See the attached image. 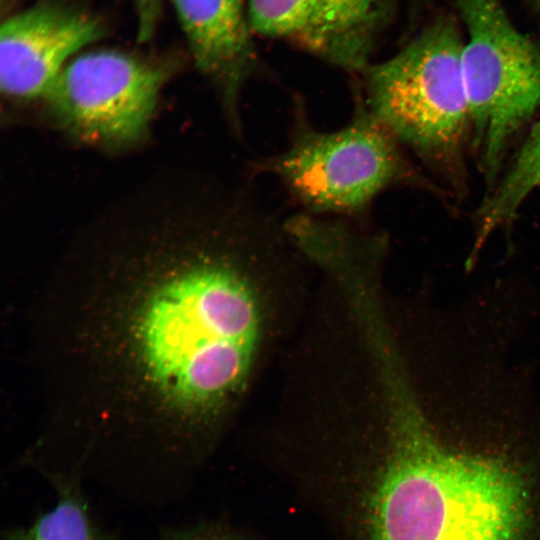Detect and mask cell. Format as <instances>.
Here are the masks:
<instances>
[{"label": "cell", "mask_w": 540, "mask_h": 540, "mask_svg": "<svg viewBox=\"0 0 540 540\" xmlns=\"http://www.w3.org/2000/svg\"><path fill=\"white\" fill-rule=\"evenodd\" d=\"M252 32L279 39L351 73L372 64L390 0H248Z\"/></svg>", "instance_id": "52a82bcc"}, {"label": "cell", "mask_w": 540, "mask_h": 540, "mask_svg": "<svg viewBox=\"0 0 540 540\" xmlns=\"http://www.w3.org/2000/svg\"><path fill=\"white\" fill-rule=\"evenodd\" d=\"M468 31L461 66L473 147L493 188L512 140L540 109V48L500 0H458Z\"/></svg>", "instance_id": "5b68a950"}, {"label": "cell", "mask_w": 540, "mask_h": 540, "mask_svg": "<svg viewBox=\"0 0 540 540\" xmlns=\"http://www.w3.org/2000/svg\"><path fill=\"white\" fill-rule=\"evenodd\" d=\"M8 540H103L92 524L85 505L71 492L61 493L58 503L28 528L9 534Z\"/></svg>", "instance_id": "8fae6325"}, {"label": "cell", "mask_w": 540, "mask_h": 540, "mask_svg": "<svg viewBox=\"0 0 540 540\" xmlns=\"http://www.w3.org/2000/svg\"><path fill=\"white\" fill-rule=\"evenodd\" d=\"M428 408L390 386L376 464L352 476L359 540H540V412L523 384L476 366L439 368Z\"/></svg>", "instance_id": "6da1fadb"}, {"label": "cell", "mask_w": 540, "mask_h": 540, "mask_svg": "<svg viewBox=\"0 0 540 540\" xmlns=\"http://www.w3.org/2000/svg\"><path fill=\"white\" fill-rule=\"evenodd\" d=\"M540 2V0H538Z\"/></svg>", "instance_id": "4fadbf2b"}, {"label": "cell", "mask_w": 540, "mask_h": 540, "mask_svg": "<svg viewBox=\"0 0 540 540\" xmlns=\"http://www.w3.org/2000/svg\"><path fill=\"white\" fill-rule=\"evenodd\" d=\"M463 46L454 23L440 20L363 73L372 114L399 143L451 174L461 166L470 127Z\"/></svg>", "instance_id": "277c9868"}, {"label": "cell", "mask_w": 540, "mask_h": 540, "mask_svg": "<svg viewBox=\"0 0 540 540\" xmlns=\"http://www.w3.org/2000/svg\"><path fill=\"white\" fill-rule=\"evenodd\" d=\"M197 68L214 84L226 117L241 131L243 88L255 68L245 0H171Z\"/></svg>", "instance_id": "9c48e42d"}, {"label": "cell", "mask_w": 540, "mask_h": 540, "mask_svg": "<svg viewBox=\"0 0 540 540\" xmlns=\"http://www.w3.org/2000/svg\"><path fill=\"white\" fill-rule=\"evenodd\" d=\"M163 0H133L136 16L137 38L150 40L159 24Z\"/></svg>", "instance_id": "7c38bea8"}, {"label": "cell", "mask_w": 540, "mask_h": 540, "mask_svg": "<svg viewBox=\"0 0 540 540\" xmlns=\"http://www.w3.org/2000/svg\"><path fill=\"white\" fill-rule=\"evenodd\" d=\"M170 67L123 51L81 52L44 100L55 123L75 139L121 149L144 139Z\"/></svg>", "instance_id": "8992f818"}, {"label": "cell", "mask_w": 540, "mask_h": 540, "mask_svg": "<svg viewBox=\"0 0 540 540\" xmlns=\"http://www.w3.org/2000/svg\"><path fill=\"white\" fill-rule=\"evenodd\" d=\"M104 35L90 13L58 1L36 3L0 27V87L17 101L44 99L75 56Z\"/></svg>", "instance_id": "ba28073f"}, {"label": "cell", "mask_w": 540, "mask_h": 540, "mask_svg": "<svg viewBox=\"0 0 540 540\" xmlns=\"http://www.w3.org/2000/svg\"><path fill=\"white\" fill-rule=\"evenodd\" d=\"M290 141L283 151L252 164L253 172L278 178L307 214L359 216L383 191L418 182L399 142L372 114L362 93L350 121L324 131L311 124L295 99Z\"/></svg>", "instance_id": "3957f363"}, {"label": "cell", "mask_w": 540, "mask_h": 540, "mask_svg": "<svg viewBox=\"0 0 540 540\" xmlns=\"http://www.w3.org/2000/svg\"><path fill=\"white\" fill-rule=\"evenodd\" d=\"M260 327L245 278L226 259H206L171 278L148 302L140 325L144 362L169 399L208 408L246 380Z\"/></svg>", "instance_id": "7a4b0ae2"}, {"label": "cell", "mask_w": 540, "mask_h": 540, "mask_svg": "<svg viewBox=\"0 0 540 540\" xmlns=\"http://www.w3.org/2000/svg\"><path fill=\"white\" fill-rule=\"evenodd\" d=\"M540 186V120L531 128L506 172L489 190L476 214L474 245L512 222L525 199Z\"/></svg>", "instance_id": "30bf717a"}]
</instances>
